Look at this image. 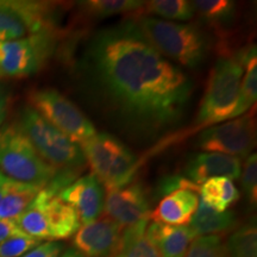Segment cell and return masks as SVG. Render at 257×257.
<instances>
[{
	"instance_id": "obj_1",
	"label": "cell",
	"mask_w": 257,
	"mask_h": 257,
	"mask_svg": "<svg viewBox=\"0 0 257 257\" xmlns=\"http://www.w3.org/2000/svg\"><path fill=\"white\" fill-rule=\"evenodd\" d=\"M79 64L86 85L131 130L160 134L184 118L193 81L147 41L135 19L96 31Z\"/></svg>"
},
{
	"instance_id": "obj_2",
	"label": "cell",
	"mask_w": 257,
	"mask_h": 257,
	"mask_svg": "<svg viewBox=\"0 0 257 257\" xmlns=\"http://www.w3.org/2000/svg\"><path fill=\"white\" fill-rule=\"evenodd\" d=\"M135 21L143 36L161 55L185 68H199L210 54L211 43L207 35L195 25L150 16H142Z\"/></svg>"
},
{
	"instance_id": "obj_3",
	"label": "cell",
	"mask_w": 257,
	"mask_h": 257,
	"mask_svg": "<svg viewBox=\"0 0 257 257\" xmlns=\"http://www.w3.org/2000/svg\"><path fill=\"white\" fill-rule=\"evenodd\" d=\"M243 73L240 53L232 56H221L216 61L198 107L195 117L197 128L205 130L231 119L238 100Z\"/></svg>"
},
{
	"instance_id": "obj_4",
	"label": "cell",
	"mask_w": 257,
	"mask_h": 257,
	"mask_svg": "<svg viewBox=\"0 0 257 257\" xmlns=\"http://www.w3.org/2000/svg\"><path fill=\"white\" fill-rule=\"evenodd\" d=\"M16 221L25 234L47 242L68 239L81 226L75 210L49 187L38 192Z\"/></svg>"
},
{
	"instance_id": "obj_5",
	"label": "cell",
	"mask_w": 257,
	"mask_h": 257,
	"mask_svg": "<svg viewBox=\"0 0 257 257\" xmlns=\"http://www.w3.org/2000/svg\"><path fill=\"white\" fill-rule=\"evenodd\" d=\"M0 172L8 178L44 188L57 175V170L38 155L18 124L0 127Z\"/></svg>"
},
{
	"instance_id": "obj_6",
	"label": "cell",
	"mask_w": 257,
	"mask_h": 257,
	"mask_svg": "<svg viewBox=\"0 0 257 257\" xmlns=\"http://www.w3.org/2000/svg\"><path fill=\"white\" fill-rule=\"evenodd\" d=\"M17 124L44 162L57 172L74 174L81 172L86 160L80 147L48 123L34 108L24 107Z\"/></svg>"
},
{
	"instance_id": "obj_7",
	"label": "cell",
	"mask_w": 257,
	"mask_h": 257,
	"mask_svg": "<svg viewBox=\"0 0 257 257\" xmlns=\"http://www.w3.org/2000/svg\"><path fill=\"white\" fill-rule=\"evenodd\" d=\"M79 147L91 167L92 174L102 187L110 191L131 184L138 161L119 138L106 133L95 134Z\"/></svg>"
},
{
	"instance_id": "obj_8",
	"label": "cell",
	"mask_w": 257,
	"mask_h": 257,
	"mask_svg": "<svg viewBox=\"0 0 257 257\" xmlns=\"http://www.w3.org/2000/svg\"><path fill=\"white\" fill-rule=\"evenodd\" d=\"M30 107L74 143L81 144L96 134L94 125L72 100L53 88L32 91Z\"/></svg>"
},
{
	"instance_id": "obj_9",
	"label": "cell",
	"mask_w": 257,
	"mask_h": 257,
	"mask_svg": "<svg viewBox=\"0 0 257 257\" xmlns=\"http://www.w3.org/2000/svg\"><path fill=\"white\" fill-rule=\"evenodd\" d=\"M55 31H46L17 41H0V79L25 78L37 73L53 55Z\"/></svg>"
},
{
	"instance_id": "obj_10",
	"label": "cell",
	"mask_w": 257,
	"mask_h": 257,
	"mask_svg": "<svg viewBox=\"0 0 257 257\" xmlns=\"http://www.w3.org/2000/svg\"><path fill=\"white\" fill-rule=\"evenodd\" d=\"M49 3L0 0V41H17L55 30Z\"/></svg>"
},
{
	"instance_id": "obj_11",
	"label": "cell",
	"mask_w": 257,
	"mask_h": 257,
	"mask_svg": "<svg viewBox=\"0 0 257 257\" xmlns=\"http://www.w3.org/2000/svg\"><path fill=\"white\" fill-rule=\"evenodd\" d=\"M255 112L243 117L213 125L202 130L197 138V147L202 152L219 153L246 159L256 144Z\"/></svg>"
},
{
	"instance_id": "obj_12",
	"label": "cell",
	"mask_w": 257,
	"mask_h": 257,
	"mask_svg": "<svg viewBox=\"0 0 257 257\" xmlns=\"http://www.w3.org/2000/svg\"><path fill=\"white\" fill-rule=\"evenodd\" d=\"M104 212L121 229L149 220L152 214L146 189L138 182L107 191Z\"/></svg>"
},
{
	"instance_id": "obj_13",
	"label": "cell",
	"mask_w": 257,
	"mask_h": 257,
	"mask_svg": "<svg viewBox=\"0 0 257 257\" xmlns=\"http://www.w3.org/2000/svg\"><path fill=\"white\" fill-rule=\"evenodd\" d=\"M57 197L75 210L83 225L98 220L104 212L105 188L92 173L74 180Z\"/></svg>"
},
{
	"instance_id": "obj_14",
	"label": "cell",
	"mask_w": 257,
	"mask_h": 257,
	"mask_svg": "<svg viewBox=\"0 0 257 257\" xmlns=\"http://www.w3.org/2000/svg\"><path fill=\"white\" fill-rule=\"evenodd\" d=\"M121 231L119 225L108 218L82 225L74 234V249L85 257H114Z\"/></svg>"
},
{
	"instance_id": "obj_15",
	"label": "cell",
	"mask_w": 257,
	"mask_h": 257,
	"mask_svg": "<svg viewBox=\"0 0 257 257\" xmlns=\"http://www.w3.org/2000/svg\"><path fill=\"white\" fill-rule=\"evenodd\" d=\"M242 174V161L238 157L219 153H198L192 155L184 167V178L200 186L211 178L238 179Z\"/></svg>"
},
{
	"instance_id": "obj_16",
	"label": "cell",
	"mask_w": 257,
	"mask_h": 257,
	"mask_svg": "<svg viewBox=\"0 0 257 257\" xmlns=\"http://www.w3.org/2000/svg\"><path fill=\"white\" fill-rule=\"evenodd\" d=\"M198 205L197 192L192 189H178L160 201L155 211L150 214V218L160 224L187 226L197 211Z\"/></svg>"
},
{
	"instance_id": "obj_17",
	"label": "cell",
	"mask_w": 257,
	"mask_h": 257,
	"mask_svg": "<svg viewBox=\"0 0 257 257\" xmlns=\"http://www.w3.org/2000/svg\"><path fill=\"white\" fill-rule=\"evenodd\" d=\"M147 236L161 257H185L191 243L197 238L189 226H173L156 221L148 224Z\"/></svg>"
},
{
	"instance_id": "obj_18",
	"label": "cell",
	"mask_w": 257,
	"mask_h": 257,
	"mask_svg": "<svg viewBox=\"0 0 257 257\" xmlns=\"http://www.w3.org/2000/svg\"><path fill=\"white\" fill-rule=\"evenodd\" d=\"M38 188L16 181L0 172V219H16L36 198Z\"/></svg>"
},
{
	"instance_id": "obj_19",
	"label": "cell",
	"mask_w": 257,
	"mask_h": 257,
	"mask_svg": "<svg viewBox=\"0 0 257 257\" xmlns=\"http://www.w3.org/2000/svg\"><path fill=\"white\" fill-rule=\"evenodd\" d=\"M237 218L232 211L217 212L199 199V205L192 217L191 230L199 236H220L236 227Z\"/></svg>"
},
{
	"instance_id": "obj_20",
	"label": "cell",
	"mask_w": 257,
	"mask_h": 257,
	"mask_svg": "<svg viewBox=\"0 0 257 257\" xmlns=\"http://www.w3.org/2000/svg\"><path fill=\"white\" fill-rule=\"evenodd\" d=\"M240 53L243 63V78L240 81L238 100L234 108L231 119L240 117L251 110L256 104L257 99V54L256 44L249 46Z\"/></svg>"
},
{
	"instance_id": "obj_21",
	"label": "cell",
	"mask_w": 257,
	"mask_h": 257,
	"mask_svg": "<svg viewBox=\"0 0 257 257\" xmlns=\"http://www.w3.org/2000/svg\"><path fill=\"white\" fill-rule=\"evenodd\" d=\"M200 200L217 212L229 211V207L238 200L240 194L232 180L227 178H211L199 188Z\"/></svg>"
},
{
	"instance_id": "obj_22",
	"label": "cell",
	"mask_w": 257,
	"mask_h": 257,
	"mask_svg": "<svg viewBox=\"0 0 257 257\" xmlns=\"http://www.w3.org/2000/svg\"><path fill=\"white\" fill-rule=\"evenodd\" d=\"M149 220L141 221L121 231L119 246L114 257H161L147 236Z\"/></svg>"
},
{
	"instance_id": "obj_23",
	"label": "cell",
	"mask_w": 257,
	"mask_h": 257,
	"mask_svg": "<svg viewBox=\"0 0 257 257\" xmlns=\"http://www.w3.org/2000/svg\"><path fill=\"white\" fill-rule=\"evenodd\" d=\"M194 14L217 28L230 24L236 16V4L230 0H195L191 2Z\"/></svg>"
},
{
	"instance_id": "obj_24",
	"label": "cell",
	"mask_w": 257,
	"mask_h": 257,
	"mask_svg": "<svg viewBox=\"0 0 257 257\" xmlns=\"http://www.w3.org/2000/svg\"><path fill=\"white\" fill-rule=\"evenodd\" d=\"M144 2L137 0H88L79 3L85 15L92 18H107L111 16L133 14L143 8Z\"/></svg>"
},
{
	"instance_id": "obj_25",
	"label": "cell",
	"mask_w": 257,
	"mask_h": 257,
	"mask_svg": "<svg viewBox=\"0 0 257 257\" xmlns=\"http://www.w3.org/2000/svg\"><path fill=\"white\" fill-rule=\"evenodd\" d=\"M141 15H155L165 21H189L194 16L191 2L186 0H153L144 2Z\"/></svg>"
},
{
	"instance_id": "obj_26",
	"label": "cell",
	"mask_w": 257,
	"mask_h": 257,
	"mask_svg": "<svg viewBox=\"0 0 257 257\" xmlns=\"http://www.w3.org/2000/svg\"><path fill=\"white\" fill-rule=\"evenodd\" d=\"M226 245L229 257H257V229L255 223L240 226L231 234Z\"/></svg>"
},
{
	"instance_id": "obj_27",
	"label": "cell",
	"mask_w": 257,
	"mask_h": 257,
	"mask_svg": "<svg viewBox=\"0 0 257 257\" xmlns=\"http://www.w3.org/2000/svg\"><path fill=\"white\" fill-rule=\"evenodd\" d=\"M185 257H229L221 236H199L189 245Z\"/></svg>"
},
{
	"instance_id": "obj_28",
	"label": "cell",
	"mask_w": 257,
	"mask_h": 257,
	"mask_svg": "<svg viewBox=\"0 0 257 257\" xmlns=\"http://www.w3.org/2000/svg\"><path fill=\"white\" fill-rule=\"evenodd\" d=\"M41 243L28 234H19L0 243V257H22Z\"/></svg>"
},
{
	"instance_id": "obj_29",
	"label": "cell",
	"mask_w": 257,
	"mask_h": 257,
	"mask_svg": "<svg viewBox=\"0 0 257 257\" xmlns=\"http://www.w3.org/2000/svg\"><path fill=\"white\" fill-rule=\"evenodd\" d=\"M240 176L244 194L252 205H255L257 200V155L255 153L246 157Z\"/></svg>"
},
{
	"instance_id": "obj_30",
	"label": "cell",
	"mask_w": 257,
	"mask_h": 257,
	"mask_svg": "<svg viewBox=\"0 0 257 257\" xmlns=\"http://www.w3.org/2000/svg\"><path fill=\"white\" fill-rule=\"evenodd\" d=\"M63 245L59 242L40 243L22 257H60Z\"/></svg>"
},
{
	"instance_id": "obj_31",
	"label": "cell",
	"mask_w": 257,
	"mask_h": 257,
	"mask_svg": "<svg viewBox=\"0 0 257 257\" xmlns=\"http://www.w3.org/2000/svg\"><path fill=\"white\" fill-rule=\"evenodd\" d=\"M19 234L24 232L19 229L16 219H0V243Z\"/></svg>"
},
{
	"instance_id": "obj_32",
	"label": "cell",
	"mask_w": 257,
	"mask_h": 257,
	"mask_svg": "<svg viewBox=\"0 0 257 257\" xmlns=\"http://www.w3.org/2000/svg\"><path fill=\"white\" fill-rule=\"evenodd\" d=\"M10 105V92L4 85L0 83V127L8 115Z\"/></svg>"
},
{
	"instance_id": "obj_33",
	"label": "cell",
	"mask_w": 257,
	"mask_h": 257,
	"mask_svg": "<svg viewBox=\"0 0 257 257\" xmlns=\"http://www.w3.org/2000/svg\"><path fill=\"white\" fill-rule=\"evenodd\" d=\"M60 257H85V256L81 255V253H80L78 250L73 248V249L66 250V252H63L62 256H60Z\"/></svg>"
}]
</instances>
